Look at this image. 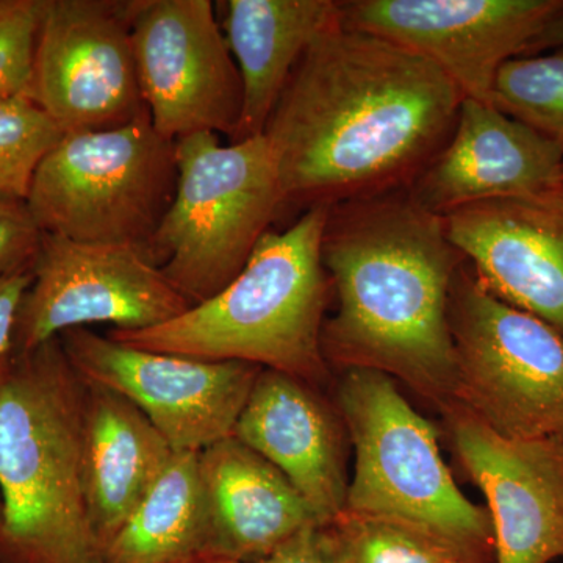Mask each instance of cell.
<instances>
[{
    "label": "cell",
    "mask_w": 563,
    "mask_h": 563,
    "mask_svg": "<svg viewBox=\"0 0 563 563\" xmlns=\"http://www.w3.org/2000/svg\"><path fill=\"white\" fill-rule=\"evenodd\" d=\"M462 101L433 63L344 27L340 13L292 70L263 131L284 210L409 190L450 139Z\"/></svg>",
    "instance_id": "cell-1"
},
{
    "label": "cell",
    "mask_w": 563,
    "mask_h": 563,
    "mask_svg": "<svg viewBox=\"0 0 563 563\" xmlns=\"http://www.w3.org/2000/svg\"><path fill=\"white\" fill-rule=\"evenodd\" d=\"M444 218L407 191L336 203L322 235V263L336 312L321 347L331 369H374L442 413L453 406L455 352L450 291L463 262Z\"/></svg>",
    "instance_id": "cell-2"
},
{
    "label": "cell",
    "mask_w": 563,
    "mask_h": 563,
    "mask_svg": "<svg viewBox=\"0 0 563 563\" xmlns=\"http://www.w3.org/2000/svg\"><path fill=\"white\" fill-rule=\"evenodd\" d=\"M85 409L60 339L18 355L0 390V563H106L85 490Z\"/></svg>",
    "instance_id": "cell-3"
},
{
    "label": "cell",
    "mask_w": 563,
    "mask_h": 563,
    "mask_svg": "<svg viewBox=\"0 0 563 563\" xmlns=\"http://www.w3.org/2000/svg\"><path fill=\"white\" fill-rule=\"evenodd\" d=\"M331 207L301 211L285 231H268L239 276L209 301L165 324L117 331L118 343L213 362H244L321 388L331 366L321 347L332 284L322 263Z\"/></svg>",
    "instance_id": "cell-4"
},
{
    "label": "cell",
    "mask_w": 563,
    "mask_h": 563,
    "mask_svg": "<svg viewBox=\"0 0 563 563\" xmlns=\"http://www.w3.org/2000/svg\"><path fill=\"white\" fill-rule=\"evenodd\" d=\"M335 406L355 453L344 509L410 526L461 561L495 563L487 507L463 495L440 454L439 429L410 406L393 377L344 369Z\"/></svg>",
    "instance_id": "cell-5"
},
{
    "label": "cell",
    "mask_w": 563,
    "mask_h": 563,
    "mask_svg": "<svg viewBox=\"0 0 563 563\" xmlns=\"http://www.w3.org/2000/svg\"><path fill=\"white\" fill-rule=\"evenodd\" d=\"M176 155V195L147 252L192 307L239 276L284 206L263 133L229 144L192 133Z\"/></svg>",
    "instance_id": "cell-6"
},
{
    "label": "cell",
    "mask_w": 563,
    "mask_h": 563,
    "mask_svg": "<svg viewBox=\"0 0 563 563\" xmlns=\"http://www.w3.org/2000/svg\"><path fill=\"white\" fill-rule=\"evenodd\" d=\"M177 176L176 143L147 114L106 131L63 133L41 162L25 206L43 233L147 251Z\"/></svg>",
    "instance_id": "cell-7"
},
{
    "label": "cell",
    "mask_w": 563,
    "mask_h": 563,
    "mask_svg": "<svg viewBox=\"0 0 563 563\" xmlns=\"http://www.w3.org/2000/svg\"><path fill=\"white\" fill-rule=\"evenodd\" d=\"M459 406L510 440L563 442V335L488 290L468 262L450 291Z\"/></svg>",
    "instance_id": "cell-8"
},
{
    "label": "cell",
    "mask_w": 563,
    "mask_h": 563,
    "mask_svg": "<svg viewBox=\"0 0 563 563\" xmlns=\"http://www.w3.org/2000/svg\"><path fill=\"white\" fill-rule=\"evenodd\" d=\"M31 269L18 318V355L88 324L144 331L191 307L144 247L43 233Z\"/></svg>",
    "instance_id": "cell-9"
},
{
    "label": "cell",
    "mask_w": 563,
    "mask_h": 563,
    "mask_svg": "<svg viewBox=\"0 0 563 563\" xmlns=\"http://www.w3.org/2000/svg\"><path fill=\"white\" fill-rule=\"evenodd\" d=\"M133 57L152 125L173 141L239 131L243 84L210 0H128Z\"/></svg>",
    "instance_id": "cell-10"
},
{
    "label": "cell",
    "mask_w": 563,
    "mask_h": 563,
    "mask_svg": "<svg viewBox=\"0 0 563 563\" xmlns=\"http://www.w3.org/2000/svg\"><path fill=\"white\" fill-rule=\"evenodd\" d=\"M58 339L85 383L131 401L174 451L201 453L233 435L263 369L252 363L147 351L85 328L62 333Z\"/></svg>",
    "instance_id": "cell-11"
},
{
    "label": "cell",
    "mask_w": 563,
    "mask_h": 563,
    "mask_svg": "<svg viewBox=\"0 0 563 563\" xmlns=\"http://www.w3.org/2000/svg\"><path fill=\"white\" fill-rule=\"evenodd\" d=\"M31 98L63 133L106 131L147 117L128 0H46Z\"/></svg>",
    "instance_id": "cell-12"
},
{
    "label": "cell",
    "mask_w": 563,
    "mask_h": 563,
    "mask_svg": "<svg viewBox=\"0 0 563 563\" xmlns=\"http://www.w3.org/2000/svg\"><path fill=\"white\" fill-rule=\"evenodd\" d=\"M563 0H351V31L391 41L443 70L463 99L492 103L504 63L529 55Z\"/></svg>",
    "instance_id": "cell-13"
},
{
    "label": "cell",
    "mask_w": 563,
    "mask_h": 563,
    "mask_svg": "<svg viewBox=\"0 0 563 563\" xmlns=\"http://www.w3.org/2000/svg\"><path fill=\"white\" fill-rule=\"evenodd\" d=\"M440 415L459 465L487 499L495 563L563 559V442L504 439L459 406Z\"/></svg>",
    "instance_id": "cell-14"
},
{
    "label": "cell",
    "mask_w": 563,
    "mask_h": 563,
    "mask_svg": "<svg viewBox=\"0 0 563 563\" xmlns=\"http://www.w3.org/2000/svg\"><path fill=\"white\" fill-rule=\"evenodd\" d=\"M444 224L488 290L563 335V188L463 207Z\"/></svg>",
    "instance_id": "cell-15"
},
{
    "label": "cell",
    "mask_w": 563,
    "mask_h": 563,
    "mask_svg": "<svg viewBox=\"0 0 563 563\" xmlns=\"http://www.w3.org/2000/svg\"><path fill=\"white\" fill-rule=\"evenodd\" d=\"M562 169L561 147L493 103L463 99L450 139L407 192L444 218L474 203L559 188Z\"/></svg>",
    "instance_id": "cell-16"
},
{
    "label": "cell",
    "mask_w": 563,
    "mask_h": 563,
    "mask_svg": "<svg viewBox=\"0 0 563 563\" xmlns=\"http://www.w3.org/2000/svg\"><path fill=\"white\" fill-rule=\"evenodd\" d=\"M233 437L262 455L296 488L322 526L346 507L347 435L342 413L320 388L262 369Z\"/></svg>",
    "instance_id": "cell-17"
},
{
    "label": "cell",
    "mask_w": 563,
    "mask_h": 563,
    "mask_svg": "<svg viewBox=\"0 0 563 563\" xmlns=\"http://www.w3.org/2000/svg\"><path fill=\"white\" fill-rule=\"evenodd\" d=\"M213 558L258 561L318 525L301 493L273 465L231 435L199 453Z\"/></svg>",
    "instance_id": "cell-18"
},
{
    "label": "cell",
    "mask_w": 563,
    "mask_h": 563,
    "mask_svg": "<svg viewBox=\"0 0 563 563\" xmlns=\"http://www.w3.org/2000/svg\"><path fill=\"white\" fill-rule=\"evenodd\" d=\"M173 454L172 444L131 401L87 383L85 490L103 559Z\"/></svg>",
    "instance_id": "cell-19"
},
{
    "label": "cell",
    "mask_w": 563,
    "mask_h": 563,
    "mask_svg": "<svg viewBox=\"0 0 563 563\" xmlns=\"http://www.w3.org/2000/svg\"><path fill=\"white\" fill-rule=\"evenodd\" d=\"M340 20L335 0H229L224 36L243 84V113L231 140L262 135L292 70Z\"/></svg>",
    "instance_id": "cell-20"
},
{
    "label": "cell",
    "mask_w": 563,
    "mask_h": 563,
    "mask_svg": "<svg viewBox=\"0 0 563 563\" xmlns=\"http://www.w3.org/2000/svg\"><path fill=\"white\" fill-rule=\"evenodd\" d=\"M199 453L174 451L106 551V563H174L211 555Z\"/></svg>",
    "instance_id": "cell-21"
},
{
    "label": "cell",
    "mask_w": 563,
    "mask_h": 563,
    "mask_svg": "<svg viewBox=\"0 0 563 563\" xmlns=\"http://www.w3.org/2000/svg\"><path fill=\"white\" fill-rule=\"evenodd\" d=\"M318 536L331 563H446L457 559L410 526L347 509L318 526Z\"/></svg>",
    "instance_id": "cell-22"
},
{
    "label": "cell",
    "mask_w": 563,
    "mask_h": 563,
    "mask_svg": "<svg viewBox=\"0 0 563 563\" xmlns=\"http://www.w3.org/2000/svg\"><path fill=\"white\" fill-rule=\"evenodd\" d=\"M492 103L563 151V47L504 63Z\"/></svg>",
    "instance_id": "cell-23"
},
{
    "label": "cell",
    "mask_w": 563,
    "mask_h": 563,
    "mask_svg": "<svg viewBox=\"0 0 563 563\" xmlns=\"http://www.w3.org/2000/svg\"><path fill=\"white\" fill-rule=\"evenodd\" d=\"M62 136L31 96L0 99V201H27L41 162Z\"/></svg>",
    "instance_id": "cell-24"
},
{
    "label": "cell",
    "mask_w": 563,
    "mask_h": 563,
    "mask_svg": "<svg viewBox=\"0 0 563 563\" xmlns=\"http://www.w3.org/2000/svg\"><path fill=\"white\" fill-rule=\"evenodd\" d=\"M46 0H0V99L31 96Z\"/></svg>",
    "instance_id": "cell-25"
},
{
    "label": "cell",
    "mask_w": 563,
    "mask_h": 563,
    "mask_svg": "<svg viewBox=\"0 0 563 563\" xmlns=\"http://www.w3.org/2000/svg\"><path fill=\"white\" fill-rule=\"evenodd\" d=\"M41 236L25 202L0 201V277L31 269Z\"/></svg>",
    "instance_id": "cell-26"
},
{
    "label": "cell",
    "mask_w": 563,
    "mask_h": 563,
    "mask_svg": "<svg viewBox=\"0 0 563 563\" xmlns=\"http://www.w3.org/2000/svg\"><path fill=\"white\" fill-rule=\"evenodd\" d=\"M32 284V269L0 277V390L16 363V328L22 301Z\"/></svg>",
    "instance_id": "cell-27"
},
{
    "label": "cell",
    "mask_w": 563,
    "mask_h": 563,
    "mask_svg": "<svg viewBox=\"0 0 563 563\" xmlns=\"http://www.w3.org/2000/svg\"><path fill=\"white\" fill-rule=\"evenodd\" d=\"M247 563H331L322 550L318 526L303 529L287 540L279 548L258 559Z\"/></svg>",
    "instance_id": "cell-28"
},
{
    "label": "cell",
    "mask_w": 563,
    "mask_h": 563,
    "mask_svg": "<svg viewBox=\"0 0 563 563\" xmlns=\"http://www.w3.org/2000/svg\"><path fill=\"white\" fill-rule=\"evenodd\" d=\"M558 47H563V9L544 27L539 38L533 41L529 55L539 54L544 49H558Z\"/></svg>",
    "instance_id": "cell-29"
},
{
    "label": "cell",
    "mask_w": 563,
    "mask_h": 563,
    "mask_svg": "<svg viewBox=\"0 0 563 563\" xmlns=\"http://www.w3.org/2000/svg\"><path fill=\"white\" fill-rule=\"evenodd\" d=\"M174 563H236L225 561V559L213 558V555H201V558L188 559V561L174 562Z\"/></svg>",
    "instance_id": "cell-30"
},
{
    "label": "cell",
    "mask_w": 563,
    "mask_h": 563,
    "mask_svg": "<svg viewBox=\"0 0 563 563\" xmlns=\"http://www.w3.org/2000/svg\"><path fill=\"white\" fill-rule=\"evenodd\" d=\"M0 523H2V499H0Z\"/></svg>",
    "instance_id": "cell-31"
},
{
    "label": "cell",
    "mask_w": 563,
    "mask_h": 563,
    "mask_svg": "<svg viewBox=\"0 0 563 563\" xmlns=\"http://www.w3.org/2000/svg\"><path fill=\"white\" fill-rule=\"evenodd\" d=\"M446 563H470V562L459 561V559H454V561H450V562H446Z\"/></svg>",
    "instance_id": "cell-32"
},
{
    "label": "cell",
    "mask_w": 563,
    "mask_h": 563,
    "mask_svg": "<svg viewBox=\"0 0 563 563\" xmlns=\"http://www.w3.org/2000/svg\"><path fill=\"white\" fill-rule=\"evenodd\" d=\"M561 188H563V169H562Z\"/></svg>",
    "instance_id": "cell-33"
}]
</instances>
